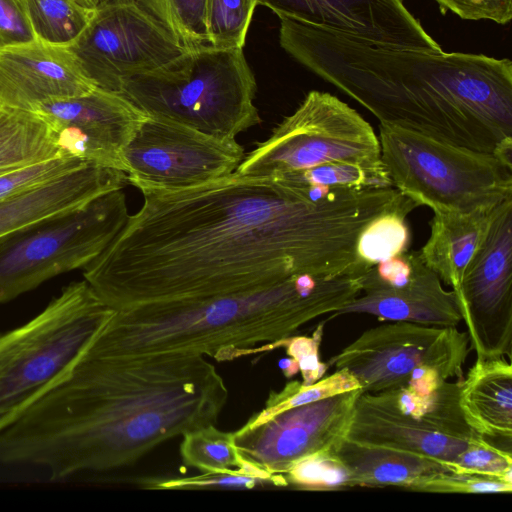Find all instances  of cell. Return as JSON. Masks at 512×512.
I'll return each mask as SVG.
<instances>
[{"label":"cell","mask_w":512,"mask_h":512,"mask_svg":"<svg viewBox=\"0 0 512 512\" xmlns=\"http://www.w3.org/2000/svg\"><path fill=\"white\" fill-rule=\"evenodd\" d=\"M228 395L204 356H120L89 345L0 434V463L39 466L56 480L125 467L169 439L215 425Z\"/></svg>","instance_id":"cell-2"},{"label":"cell","mask_w":512,"mask_h":512,"mask_svg":"<svg viewBox=\"0 0 512 512\" xmlns=\"http://www.w3.org/2000/svg\"><path fill=\"white\" fill-rule=\"evenodd\" d=\"M417 491L432 493H510L512 478L445 471L423 483Z\"/></svg>","instance_id":"cell-37"},{"label":"cell","mask_w":512,"mask_h":512,"mask_svg":"<svg viewBox=\"0 0 512 512\" xmlns=\"http://www.w3.org/2000/svg\"><path fill=\"white\" fill-rule=\"evenodd\" d=\"M392 186L434 213L491 209L512 197V166L491 153L379 123Z\"/></svg>","instance_id":"cell-7"},{"label":"cell","mask_w":512,"mask_h":512,"mask_svg":"<svg viewBox=\"0 0 512 512\" xmlns=\"http://www.w3.org/2000/svg\"><path fill=\"white\" fill-rule=\"evenodd\" d=\"M417 207L413 204L390 210L363 228L356 244L360 276L377 263L408 250L411 233L407 217Z\"/></svg>","instance_id":"cell-26"},{"label":"cell","mask_w":512,"mask_h":512,"mask_svg":"<svg viewBox=\"0 0 512 512\" xmlns=\"http://www.w3.org/2000/svg\"><path fill=\"white\" fill-rule=\"evenodd\" d=\"M354 473L358 486H397L417 491L437 474L454 470L447 463L423 455L343 439L337 448Z\"/></svg>","instance_id":"cell-23"},{"label":"cell","mask_w":512,"mask_h":512,"mask_svg":"<svg viewBox=\"0 0 512 512\" xmlns=\"http://www.w3.org/2000/svg\"><path fill=\"white\" fill-rule=\"evenodd\" d=\"M115 312L82 280L0 333V434L69 371Z\"/></svg>","instance_id":"cell-6"},{"label":"cell","mask_w":512,"mask_h":512,"mask_svg":"<svg viewBox=\"0 0 512 512\" xmlns=\"http://www.w3.org/2000/svg\"><path fill=\"white\" fill-rule=\"evenodd\" d=\"M477 359L512 350V197L501 202L455 292Z\"/></svg>","instance_id":"cell-13"},{"label":"cell","mask_w":512,"mask_h":512,"mask_svg":"<svg viewBox=\"0 0 512 512\" xmlns=\"http://www.w3.org/2000/svg\"><path fill=\"white\" fill-rule=\"evenodd\" d=\"M95 86L67 47L32 42L0 49V105L35 111L55 99L89 93Z\"/></svg>","instance_id":"cell-18"},{"label":"cell","mask_w":512,"mask_h":512,"mask_svg":"<svg viewBox=\"0 0 512 512\" xmlns=\"http://www.w3.org/2000/svg\"><path fill=\"white\" fill-rule=\"evenodd\" d=\"M120 170L87 165L25 193L0 201V237L47 217L81 207L127 185Z\"/></svg>","instance_id":"cell-20"},{"label":"cell","mask_w":512,"mask_h":512,"mask_svg":"<svg viewBox=\"0 0 512 512\" xmlns=\"http://www.w3.org/2000/svg\"><path fill=\"white\" fill-rule=\"evenodd\" d=\"M89 164L79 158L60 155L0 174V201L54 181Z\"/></svg>","instance_id":"cell-35"},{"label":"cell","mask_w":512,"mask_h":512,"mask_svg":"<svg viewBox=\"0 0 512 512\" xmlns=\"http://www.w3.org/2000/svg\"><path fill=\"white\" fill-rule=\"evenodd\" d=\"M84 8L95 10L105 0H74Z\"/></svg>","instance_id":"cell-42"},{"label":"cell","mask_w":512,"mask_h":512,"mask_svg":"<svg viewBox=\"0 0 512 512\" xmlns=\"http://www.w3.org/2000/svg\"><path fill=\"white\" fill-rule=\"evenodd\" d=\"M166 28L187 50L211 47L206 0H129Z\"/></svg>","instance_id":"cell-30"},{"label":"cell","mask_w":512,"mask_h":512,"mask_svg":"<svg viewBox=\"0 0 512 512\" xmlns=\"http://www.w3.org/2000/svg\"><path fill=\"white\" fill-rule=\"evenodd\" d=\"M496 208L469 213H434L419 251L423 262L456 292L470 260L484 241Z\"/></svg>","instance_id":"cell-22"},{"label":"cell","mask_w":512,"mask_h":512,"mask_svg":"<svg viewBox=\"0 0 512 512\" xmlns=\"http://www.w3.org/2000/svg\"><path fill=\"white\" fill-rule=\"evenodd\" d=\"M259 0H206L205 22L210 46L243 48Z\"/></svg>","instance_id":"cell-34"},{"label":"cell","mask_w":512,"mask_h":512,"mask_svg":"<svg viewBox=\"0 0 512 512\" xmlns=\"http://www.w3.org/2000/svg\"><path fill=\"white\" fill-rule=\"evenodd\" d=\"M461 381H444L420 394L406 387L373 393L379 400L447 435L473 440L480 436L466 421L459 404Z\"/></svg>","instance_id":"cell-24"},{"label":"cell","mask_w":512,"mask_h":512,"mask_svg":"<svg viewBox=\"0 0 512 512\" xmlns=\"http://www.w3.org/2000/svg\"><path fill=\"white\" fill-rule=\"evenodd\" d=\"M182 463L200 472H221L246 466L234 444V432H225L215 425L191 430L182 436Z\"/></svg>","instance_id":"cell-29"},{"label":"cell","mask_w":512,"mask_h":512,"mask_svg":"<svg viewBox=\"0 0 512 512\" xmlns=\"http://www.w3.org/2000/svg\"><path fill=\"white\" fill-rule=\"evenodd\" d=\"M443 13L451 11L464 20H490L500 25L512 18V0H434Z\"/></svg>","instance_id":"cell-39"},{"label":"cell","mask_w":512,"mask_h":512,"mask_svg":"<svg viewBox=\"0 0 512 512\" xmlns=\"http://www.w3.org/2000/svg\"><path fill=\"white\" fill-rule=\"evenodd\" d=\"M379 163L373 127L355 109L323 91H310L236 169L243 176H280L332 162Z\"/></svg>","instance_id":"cell-9"},{"label":"cell","mask_w":512,"mask_h":512,"mask_svg":"<svg viewBox=\"0 0 512 512\" xmlns=\"http://www.w3.org/2000/svg\"><path fill=\"white\" fill-rule=\"evenodd\" d=\"M346 439L423 455L443 461L451 467L475 440L447 435L368 392H361L356 399Z\"/></svg>","instance_id":"cell-19"},{"label":"cell","mask_w":512,"mask_h":512,"mask_svg":"<svg viewBox=\"0 0 512 512\" xmlns=\"http://www.w3.org/2000/svg\"><path fill=\"white\" fill-rule=\"evenodd\" d=\"M359 277H291L217 297L153 302L116 310L90 347L120 356L186 353L233 361L274 344L360 292Z\"/></svg>","instance_id":"cell-4"},{"label":"cell","mask_w":512,"mask_h":512,"mask_svg":"<svg viewBox=\"0 0 512 512\" xmlns=\"http://www.w3.org/2000/svg\"><path fill=\"white\" fill-rule=\"evenodd\" d=\"M459 404L468 424L497 446L512 448V367L504 357L477 359L462 379Z\"/></svg>","instance_id":"cell-21"},{"label":"cell","mask_w":512,"mask_h":512,"mask_svg":"<svg viewBox=\"0 0 512 512\" xmlns=\"http://www.w3.org/2000/svg\"><path fill=\"white\" fill-rule=\"evenodd\" d=\"M272 177L296 185L323 188L365 189L393 187L383 162H332L307 170Z\"/></svg>","instance_id":"cell-28"},{"label":"cell","mask_w":512,"mask_h":512,"mask_svg":"<svg viewBox=\"0 0 512 512\" xmlns=\"http://www.w3.org/2000/svg\"><path fill=\"white\" fill-rule=\"evenodd\" d=\"M281 47L370 111L512 166V62L483 54L379 47L279 17Z\"/></svg>","instance_id":"cell-3"},{"label":"cell","mask_w":512,"mask_h":512,"mask_svg":"<svg viewBox=\"0 0 512 512\" xmlns=\"http://www.w3.org/2000/svg\"><path fill=\"white\" fill-rule=\"evenodd\" d=\"M362 390L338 393L299 405L234 431L240 457L251 466L284 477L300 459L336 448L346 438Z\"/></svg>","instance_id":"cell-14"},{"label":"cell","mask_w":512,"mask_h":512,"mask_svg":"<svg viewBox=\"0 0 512 512\" xmlns=\"http://www.w3.org/2000/svg\"><path fill=\"white\" fill-rule=\"evenodd\" d=\"M279 367L287 378L294 376L299 371L297 363L290 357L282 359L279 362Z\"/></svg>","instance_id":"cell-41"},{"label":"cell","mask_w":512,"mask_h":512,"mask_svg":"<svg viewBox=\"0 0 512 512\" xmlns=\"http://www.w3.org/2000/svg\"><path fill=\"white\" fill-rule=\"evenodd\" d=\"M143 197L84 267V280L114 310L261 289L299 275L359 277L363 228L411 202L393 187L323 188L236 172Z\"/></svg>","instance_id":"cell-1"},{"label":"cell","mask_w":512,"mask_h":512,"mask_svg":"<svg viewBox=\"0 0 512 512\" xmlns=\"http://www.w3.org/2000/svg\"><path fill=\"white\" fill-rule=\"evenodd\" d=\"M37 39L69 47L90 22L94 10L74 0H22Z\"/></svg>","instance_id":"cell-27"},{"label":"cell","mask_w":512,"mask_h":512,"mask_svg":"<svg viewBox=\"0 0 512 512\" xmlns=\"http://www.w3.org/2000/svg\"><path fill=\"white\" fill-rule=\"evenodd\" d=\"M60 155L52 130L38 113L0 105V174Z\"/></svg>","instance_id":"cell-25"},{"label":"cell","mask_w":512,"mask_h":512,"mask_svg":"<svg viewBox=\"0 0 512 512\" xmlns=\"http://www.w3.org/2000/svg\"><path fill=\"white\" fill-rule=\"evenodd\" d=\"M469 350L467 332L456 327L394 321L365 330L327 364L349 371L362 392L378 393L407 386L423 369L462 381Z\"/></svg>","instance_id":"cell-10"},{"label":"cell","mask_w":512,"mask_h":512,"mask_svg":"<svg viewBox=\"0 0 512 512\" xmlns=\"http://www.w3.org/2000/svg\"><path fill=\"white\" fill-rule=\"evenodd\" d=\"M67 48L95 87L119 94L131 78L154 72L187 51L129 0L102 2Z\"/></svg>","instance_id":"cell-11"},{"label":"cell","mask_w":512,"mask_h":512,"mask_svg":"<svg viewBox=\"0 0 512 512\" xmlns=\"http://www.w3.org/2000/svg\"><path fill=\"white\" fill-rule=\"evenodd\" d=\"M325 322L319 323L310 336L292 335L274 344V350L284 348L287 355L297 363L304 385L323 378L329 368L319 357Z\"/></svg>","instance_id":"cell-38"},{"label":"cell","mask_w":512,"mask_h":512,"mask_svg":"<svg viewBox=\"0 0 512 512\" xmlns=\"http://www.w3.org/2000/svg\"><path fill=\"white\" fill-rule=\"evenodd\" d=\"M256 81L243 48L187 50L166 66L128 80L120 94L146 116L236 138L261 123Z\"/></svg>","instance_id":"cell-5"},{"label":"cell","mask_w":512,"mask_h":512,"mask_svg":"<svg viewBox=\"0 0 512 512\" xmlns=\"http://www.w3.org/2000/svg\"><path fill=\"white\" fill-rule=\"evenodd\" d=\"M245 156L236 138H220L147 116L124 150L128 184L142 194L199 186L236 171Z\"/></svg>","instance_id":"cell-12"},{"label":"cell","mask_w":512,"mask_h":512,"mask_svg":"<svg viewBox=\"0 0 512 512\" xmlns=\"http://www.w3.org/2000/svg\"><path fill=\"white\" fill-rule=\"evenodd\" d=\"M452 468L457 472L512 478V451L480 436L457 457Z\"/></svg>","instance_id":"cell-36"},{"label":"cell","mask_w":512,"mask_h":512,"mask_svg":"<svg viewBox=\"0 0 512 512\" xmlns=\"http://www.w3.org/2000/svg\"><path fill=\"white\" fill-rule=\"evenodd\" d=\"M263 484L288 486L285 477L273 476L249 464L227 471L201 472L196 476L147 478L141 481L144 488L153 490L253 489Z\"/></svg>","instance_id":"cell-33"},{"label":"cell","mask_w":512,"mask_h":512,"mask_svg":"<svg viewBox=\"0 0 512 512\" xmlns=\"http://www.w3.org/2000/svg\"><path fill=\"white\" fill-rule=\"evenodd\" d=\"M123 189L0 237V304L96 259L125 225Z\"/></svg>","instance_id":"cell-8"},{"label":"cell","mask_w":512,"mask_h":512,"mask_svg":"<svg viewBox=\"0 0 512 512\" xmlns=\"http://www.w3.org/2000/svg\"><path fill=\"white\" fill-rule=\"evenodd\" d=\"M278 17L348 34L379 47L441 51L403 0H259Z\"/></svg>","instance_id":"cell-17"},{"label":"cell","mask_w":512,"mask_h":512,"mask_svg":"<svg viewBox=\"0 0 512 512\" xmlns=\"http://www.w3.org/2000/svg\"><path fill=\"white\" fill-rule=\"evenodd\" d=\"M34 112L49 125L62 155L125 173L124 150L147 117L121 94L97 87L47 101Z\"/></svg>","instance_id":"cell-16"},{"label":"cell","mask_w":512,"mask_h":512,"mask_svg":"<svg viewBox=\"0 0 512 512\" xmlns=\"http://www.w3.org/2000/svg\"><path fill=\"white\" fill-rule=\"evenodd\" d=\"M359 388L358 381L346 369H336L334 373L324 376L310 385L292 381L281 390L271 392L264 407L254 413L246 423H259L284 410Z\"/></svg>","instance_id":"cell-31"},{"label":"cell","mask_w":512,"mask_h":512,"mask_svg":"<svg viewBox=\"0 0 512 512\" xmlns=\"http://www.w3.org/2000/svg\"><path fill=\"white\" fill-rule=\"evenodd\" d=\"M337 448L306 456L284 474L288 485L302 490L332 491L358 486L356 477Z\"/></svg>","instance_id":"cell-32"},{"label":"cell","mask_w":512,"mask_h":512,"mask_svg":"<svg viewBox=\"0 0 512 512\" xmlns=\"http://www.w3.org/2000/svg\"><path fill=\"white\" fill-rule=\"evenodd\" d=\"M360 292L328 319L368 314L385 321L457 327L462 320L453 290H446L419 251H405L359 276Z\"/></svg>","instance_id":"cell-15"},{"label":"cell","mask_w":512,"mask_h":512,"mask_svg":"<svg viewBox=\"0 0 512 512\" xmlns=\"http://www.w3.org/2000/svg\"><path fill=\"white\" fill-rule=\"evenodd\" d=\"M22 0H0V49L36 40Z\"/></svg>","instance_id":"cell-40"}]
</instances>
